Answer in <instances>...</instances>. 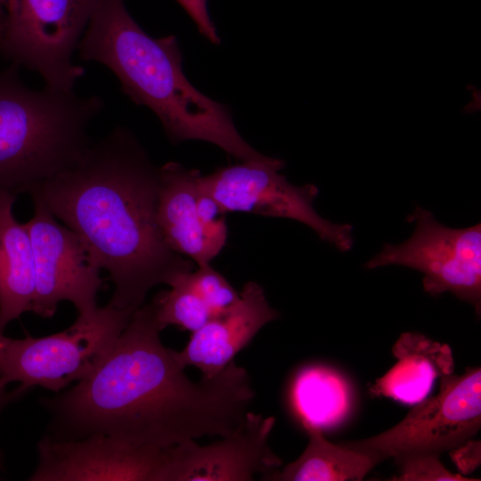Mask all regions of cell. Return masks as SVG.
<instances>
[{"label":"cell","instance_id":"6da1fadb","mask_svg":"<svg viewBox=\"0 0 481 481\" xmlns=\"http://www.w3.org/2000/svg\"><path fill=\"white\" fill-rule=\"evenodd\" d=\"M160 331L151 302L137 308L90 376L40 399L50 416L45 435L54 440L102 435L165 449L232 434L255 397L247 371L233 360L216 376L192 381L162 344Z\"/></svg>","mask_w":481,"mask_h":481},{"label":"cell","instance_id":"7a4b0ae2","mask_svg":"<svg viewBox=\"0 0 481 481\" xmlns=\"http://www.w3.org/2000/svg\"><path fill=\"white\" fill-rule=\"evenodd\" d=\"M159 167L126 127L92 142L36 194L84 242L114 285L108 304L135 312L147 293L194 267L165 241L157 220Z\"/></svg>","mask_w":481,"mask_h":481},{"label":"cell","instance_id":"3957f363","mask_svg":"<svg viewBox=\"0 0 481 481\" xmlns=\"http://www.w3.org/2000/svg\"><path fill=\"white\" fill-rule=\"evenodd\" d=\"M77 50L82 60L111 70L122 92L152 110L172 142L206 141L241 161L267 157L240 136L226 105L187 79L176 37L148 35L124 0H99Z\"/></svg>","mask_w":481,"mask_h":481},{"label":"cell","instance_id":"277c9868","mask_svg":"<svg viewBox=\"0 0 481 481\" xmlns=\"http://www.w3.org/2000/svg\"><path fill=\"white\" fill-rule=\"evenodd\" d=\"M18 68L0 72V191L16 195L73 166L91 144L87 127L103 108L97 95L33 89Z\"/></svg>","mask_w":481,"mask_h":481},{"label":"cell","instance_id":"5b68a950","mask_svg":"<svg viewBox=\"0 0 481 481\" xmlns=\"http://www.w3.org/2000/svg\"><path fill=\"white\" fill-rule=\"evenodd\" d=\"M133 311L110 304L52 335L7 338L0 363V386L18 382L23 392L42 387L60 393L90 376L110 354Z\"/></svg>","mask_w":481,"mask_h":481},{"label":"cell","instance_id":"8992f818","mask_svg":"<svg viewBox=\"0 0 481 481\" xmlns=\"http://www.w3.org/2000/svg\"><path fill=\"white\" fill-rule=\"evenodd\" d=\"M99 0H17L5 12L2 55L39 74L46 86L74 90L85 74L72 55Z\"/></svg>","mask_w":481,"mask_h":481},{"label":"cell","instance_id":"52a82bcc","mask_svg":"<svg viewBox=\"0 0 481 481\" xmlns=\"http://www.w3.org/2000/svg\"><path fill=\"white\" fill-rule=\"evenodd\" d=\"M395 426L345 445L384 459L450 451L472 438L481 427V370L440 378L439 391L417 403Z\"/></svg>","mask_w":481,"mask_h":481},{"label":"cell","instance_id":"ba28073f","mask_svg":"<svg viewBox=\"0 0 481 481\" xmlns=\"http://www.w3.org/2000/svg\"><path fill=\"white\" fill-rule=\"evenodd\" d=\"M284 161L266 157L219 167L199 177L200 187L212 196L222 211L246 212L298 221L340 251L352 249L353 225L334 224L321 216L314 201L319 189L312 183L297 186L280 174Z\"/></svg>","mask_w":481,"mask_h":481},{"label":"cell","instance_id":"9c48e42d","mask_svg":"<svg viewBox=\"0 0 481 481\" xmlns=\"http://www.w3.org/2000/svg\"><path fill=\"white\" fill-rule=\"evenodd\" d=\"M415 223L412 236L398 245L386 243L364 267L398 265L423 273L424 291L437 296L451 292L481 311V224L450 228L430 211L416 207L407 217Z\"/></svg>","mask_w":481,"mask_h":481},{"label":"cell","instance_id":"30bf717a","mask_svg":"<svg viewBox=\"0 0 481 481\" xmlns=\"http://www.w3.org/2000/svg\"><path fill=\"white\" fill-rule=\"evenodd\" d=\"M34 215L25 224L34 257L35 294L32 311L43 318L54 315L61 301H69L78 315L94 314L102 288L101 269L80 237L58 223L41 198L31 194Z\"/></svg>","mask_w":481,"mask_h":481},{"label":"cell","instance_id":"8fae6325","mask_svg":"<svg viewBox=\"0 0 481 481\" xmlns=\"http://www.w3.org/2000/svg\"><path fill=\"white\" fill-rule=\"evenodd\" d=\"M273 417L248 412L230 435L205 446L188 440L166 448L160 481H250L278 469L281 461L268 439Z\"/></svg>","mask_w":481,"mask_h":481},{"label":"cell","instance_id":"7c38bea8","mask_svg":"<svg viewBox=\"0 0 481 481\" xmlns=\"http://www.w3.org/2000/svg\"><path fill=\"white\" fill-rule=\"evenodd\" d=\"M30 481H160L166 448L136 447L107 436L37 444Z\"/></svg>","mask_w":481,"mask_h":481},{"label":"cell","instance_id":"4fadbf2b","mask_svg":"<svg viewBox=\"0 0 481 481\" xmlns=\"http://www.w3.org/2000/svg\"><path fill=\"white\" fill-rule=\"evenodd\" d=\"M279 315L269 305L262 286L248 281L233 306L192 332L181 351L171 349L172 355L182 368L195 366L200 370L202 378H213L233 361L265 325Z\"/></svg>","mask_w":481,"mask_h":481},{"label":"cell","instance_id":"5bb4252c","mask_svg":"<svg viewBox=\"0 0 481 481\" xmlns=\"http://www.w3.org/2000/svg\"><path fill=\"white\" fill-rule=\"evenodd\" d=\"M159 172L157 220L165 241L197 265L210 264L224 246L208 235L198 216L200 172L173 161Z\"/></svg>","mask_w":481,"mask_h":481},{"label":"cell","instance_id":"9a60e30c","mask_svg":"<svg viewBox=\"0 0 481 481\" xmlns=\"http://www.w3.org/2000/svg\"><path fill=\"white\" fill-rule=\"evenodd\" d=\"M396 363L376 379L370 392L404 404L427 397L434 381L453 373L450 346L416 332L403 333L392 347Z\"/></svg>","mask_w":481,"mask_h":481},{"label":"cell","instance_id":"2e32d148","mask_svg":"<svg viewBox=\"0 0 481 481\" xmlns=\"http://www.w3.org/2000/svg\"><path fill=\"white\" fill-rule=\"evenodd\" d=\"M17 195L0 191V330L32 311L35 294L33 250L25 224L13 215Z\"/></svg>","mask_w":481,"mask_h":481},{"label":"cell","instance_id":"e0dca14e","mask_svg":"<svg viewBox=\"0 0 481 481\" xmlns=\"http://www.w3.org/2000/svg\"><path fill=\"white\" fill-rule=\"evenodd\" d=\"M309 442L302 454L281 470L262 476L270 481L362 480L380 461L372 454L328 441L322 429L302 423Z\"/></svg>","mask_w":481,"mask_h":481},{"label":"cell","instance_id":"ac0fdd59","mask_svg":"<svg viewBox=\"0 0 481 481\" xmlns=\"http://www.w3.org/2000/svg\"><path fill=\"white\" fill-rule=\"evenodd\" d=\"M291 403L302 423L322 429L337 425L347 415L350 390L335 371L311 366L302 370L294 379Z\"/></svg>","mask_w":481,"mask_h":481},{"label":"cell","instance_id":"d6986e66","mask_svg":"<svg viewBox=\"0 0 481 481\" xmlns=\"http://www.w3.org/2000/svg\"><path fill=\"white\" fill-rule=\"evenodd\" d=\"M184 274L178 275L169 289L158 293L151 301L160 330L176 325L192 333L213 317L205 302L185 282Z\"/></svg>","mask_w":481,"mask_h":481},{"label":"cell","instance_id":"ffe728a7","mask_svg":"<svg viewBox=\"0 0 481 481\" xmlns=\"http://www.w3.org/2000/svg\"><path fill=\"white\" fill-rule=\"evenodd\" d=\"M183 279L188 286L205 302L213 317L224 313L240 298V293L210 264L198 265Z\"/></svg>","mask_w":481,"mask_h":481},{"label":"cell","instance_id":"44dd1931","mask_svg":"<svg viewBox=\"0 0 481 481\" xmlns=\"http://www.w3.org/2000/svg\"><path fill=\"white\" fill-rule=\"evenodd\" d=\"M437 453H416L395 459L400 468L395 481H471L461 474L449 471L439 459Z\"/></svg>","mask_w":481,"mask_h":481},{"label":"cell","instance_id":"7402d4cb","mask_svg":"<svg viewBox=\"0 0 481 481\" xmlns=\"http://www.w3.org/2000/svg\"><path fill=\"white\" fill-rule=\"evenodd\" d=\"M195 22L200 33L213 44L218 45L220 37L210 19L207 0H176Z\"/></svg>","mask_w":481,"mask_h":481},{"label":"cell","instance_id":"603a6c76","mask_svg":"<svg viewBox=\"0 0 481 481\" xmlns=\"http://www.w3.org/2000/svg\"><path fill=\"white\" fill-rule=\"evenodd\" d=\"M450 457L459 471L468 475L481 463V443L468 439L449 451Z\"/></svg>","mask_w":481,"mask_h":481},{"label":"cell","instance_id":"cb8c5ba5","mask_svg":"<svg viewBox=\"0 0 481 481\" xmlns=\"http://www.w3.org/2000/svg\"><path fill=\"white\" fill-rule=\"evenodd\" d=\"M25 395V392L20 390L18 387L12 391H8L6 387L0 386V415L4 408L12 402L20 399ZM4 469L3 454L0 452V471Z\"/></svg>","mask_w":481,"mask_h":481},{"label":"cell","instance_id":"d4e9b609","mask_svg":"<svg viewBox=\"0 0 481 481\" xmlns=\"http://www.w3.org/2000/svg\"><path fill=\"white\" fill-rule=\"evenodd\" d=\"M4 21H5V11L3 6L0 5V55H2V44L4 32Z\"/></svg>","mask_w":481,"mask_h":481},{"label":"cell","instance_id":"484cf974","mask_svg":"<svg viewBox=\"0 0 481 481\" xmlns=\"http://www.w3.org/2000/svg\"><path fill=\"white\" fill-rule=\"evenodd\" d=\"M6 339H7V337H5L3 334V331L0 330V363H1V359H2L3 349L6 342Z\"/></svg>","mask_w":481,"mask_h":481},{"label":"cell","instance_id":"4316f807","mask_svg":"<svg viewBox=\"0 0 481 481\" xmlns=\"http://www.w3.org/2000/svg\"><path fill=\"white\" fill-rule=\"evenodd\" d=\"M17 0H6L5 6H4L5 12L11 9L15 4Z\"/></svg>","mask_w":481,"mask_h":481},{"label":"cell","instance_id":"83f0119b","mask_svg":"<svg viewBox=\"0 0 481 481\" xmlns=\"http://www.w3.org/2000/svg\"><path fill=\"white\" fill-rule=\"evenodd\" d=\"M6 0H0V5L4 8Z\"/></svg>","mask_w":481,"mask_h":481}]
</instances>
